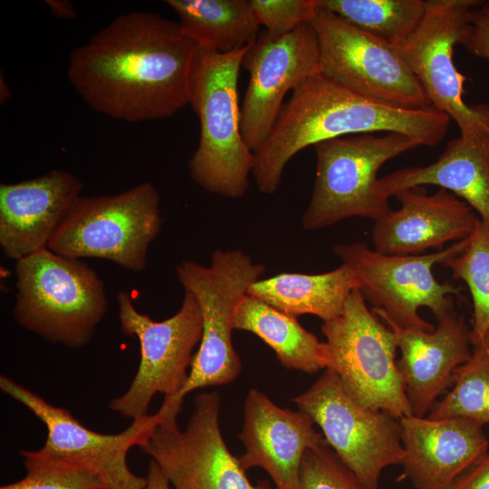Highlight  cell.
<instances>
[{
  "label": "cell",
  "mask_w": 489,
  "mask_h": 489,
  "mask_svg": "<svg viewBox=\"0 0 489 489\" xmlns=\"http://www.w3.org/2000/svg\"><path fill=\"white\" fill-rule=\"evenodd\" d=\"M196 50L178 22L132 11L71 52L67 77L100 114L127 122L165 119L188 105Z\"/></svg>",
  "instance_id": "1"
},
{
  "label": "cell",
  "mask_w": 489,
  "mask_h": 489,
  "mask_svg": "<svg viewBox=\"0 0 489 489\" xmlns=\"http://www.w3.org/2000/svg\"><path fill=\"white\" fill-rule=\"evenodd\" d=\"M450 121L433 106H392L317 72L292 91L269 137L254 152L252 174L259 191L273 195L290 159L311 145L346 135L396 132L417 139L421 146L432 147L445 138Z\"/></svg>",
  "instance_id": "2"
},
{
  "label": "cell",
  "mask_w": 489,
  "mask_h": 489,
  "mask_svg": "<svg viewBox=\"0 0 489 489\" xmlns=\"http://www.w3.org/2000/svg\"><path fill=\"white\" fill-rule=\"evenodd\" d=\"M249 45L228 53L197 46L189 77L188 105L200 126L189 175L206 192L229 198L244 196L254 166V152L242 136L238 103L239 72Z\"/></svg>",
  "instance_id": "3"
},
{
  "label": "cell",
  "mask_w": 489,
  "mask_h": 489,
  "mask_svg": "<svg viewBox=\"0 0 489 489\" xmlns=\"http://www.w3.org/2000/svg\"><path fill=\"white\" fill-rule=\"evenodd\" d=\"M13 316L19 326L69 348L87 345L108 310L104 283L81 259L43 249L15 262Z\"/></svg>",
  "instance_id": "4"
},
{
  "label": "cell",
  "mask_w": 489,
  "mask_h": 489,
  "mask_svg": "<svg viewBox=\"0 0 489 489\" xmlns=\"http://www.w3.org/2000/svg\"><path fill=\"white\" fill-rule=\"evenodd\" d=\"M265 267L240 249H216L208 266L191 260L176 266L184 290L196 298L202 316V334L187 379L172 400L183 403L196 389L231 383L242 369L232 332L236 310Z\"/></svg>",
  "instance_id": "5"
},
{
  "label": "cell",
  "mask_w": 489,
  "mask_h": 489,
  "mask_svg": "<svg viewBox=\"0 0 489 489\" xmlns=\"http://www.w3.org/2000/svg\"><path fill=\"white\" fill-rule=\"evenodd\" d=\"M421 146L405 134L364 133L314 145L316 170L309 205L302 216L305 230H320L350 217L376 221L391 208L379 191L378 173L389 159Z\"/></svg>",
  "instance_id": "6"
},
{
  "label": "cell",
  "mask_w": 489,
  "mask_h": 489,
  "mask_svg": "<svg viewBox=\"0 0 489 489\" xmlns=\"http://www.w3.org/2000/svg\"><path fill=\"white\" fill-rule=\"evenodd\" d=\"M159 201V193L149 181L114 195L81 196L47 248L63 256L104 259L140 272L161 229Z\"/></svg>",
  "instance_id": "7"
},
{
  "label": "cell",
  "mask_w": 489,
  "mask_h": 489,
  "mask_svg": "<svg viewBox=\"0 0 489 489\" xmlns=\"http://www.w3.org/2000/svg\"><path fill=\"white\" fill-rule=\"evenodd\" d=\"M466 238L435 253L422 254H385L365 243L340 244L333 254L354 273L361 295L379 317H385L405 329L434 331L435 327L419 314L428 308L436 320L454 308V295L460 288L439 283L433 267L460 253Z\"/></svg>",
  "instance_id": "8"
},
{
  "label": "cell",
  "mask_w": 489,
  "mask_h": 489,
  "mask_svg": "<svg viewBox=\"0 0 489 489\" xmlns=\"http://www.w3.org/2000/svg\"><path fill=\"white\" fill-rule=\"evenodd\" d=\"M327 367L362 404L398 419L413 415L398 369L395 336L358 289L321 324Z\"/></svg>",
  "instance_id": "9"
},
{
  "label": "cell",
  "mask_w": 489,
  "mask_h": 489,
  "mask_svg": "<svg viewBox=\"0 0 489 489\" xmlns=\"http://www.w3.org/2000/svg\"><path fill=\"white\" fill-rule=\"evenodd\" d=\"M116 300L121 331L138 339L140 360L129 388L109 407L134 420L149 414L155 395L175 398L184 387L193 350L201 340L202 316L195 296L187 290L179 310L161 321L139 312L127 292H119Z\"/></svg>",
  "instance_id": "10"
},
{
  "label": "cell",
  "mask_w": 489,
  "mask_h": 489,
  "mask_svg": "<svg viewBox=\"0 0 489 489\" xmlns=\"http://www.w3.org/2000/svg\"><path fill=\"white\" fill-rule=\"evenodd\" d=\"M318 425L328 446L367 489H379L383 470L404 455L398 418L359 401L332 370L293 398Z\"/></svg>",
  "instance_id": "11"
},
{
  "label": "cell",
  "mask_w": 489,
  "mask_h": 489,
  "mask_svg": "<svg viewBox=\"0 0 489 489\" xmlns=\"http://www.w3.org/2000/svg\"><path fill=\"white\" fill-rule=\"evenodd\" d=\"M220 407L217 392L197 394L182 430L177 420L182 407L169 401L164 418L140 449L175 489H272L267 480L252 484L227 448L219 427Z\"/></svg>",
  "instance_id": "12"
},
{
  "label": "cell",
  "mask_w": 489,
  "mask_h": 489,
  "mask_svg": "<svg viewBox=\"0 0 489 489\" xmlns=\"http://www.w3.org/2000/svg\"><path fill=\"white\" fill-rule=\"evenodd\" d=\"M320 46L319 72L369 99L406 109L431 107L398 51L320 7L310 23Z\"/></svg>",
  "instance_id": "13"
},
{
  "label": "cell",
  "mask_w": 489,
  "mask_h": 489,
  "mask_svg": "<svg viewBox=\"0 0 489 489\" xmlns=\"http://www.w3.org/2000/svg\"><path fill=\"white\" fill-rule=\"evenodd\" d=\"M479 0H427L421 22L397 50L416 75L431 105L458 126L464 138L489 135V105L464 101L465 76L454 62L472 8Z\"/></svg>",
  "instance_id": "14"
},
{
  "label": "cell",
  "mask_w": 489,
  "mask_h": 489,
  "mask_svg": "<svg viewBox=\"0 0 489 489\" xmlns=\"http://www.w3.org/2000/svg\"><path fill=\"white\" fill-rule=\"evenodd\" d=\"M2 392L27 408L46 429L42 453L58 457L96 474L107 489H144L146 476L135 475L128 465L129 451L144 446L151 431L164 418L169 403L163 402L155 414L132 420L118 434L95 432L82 425L72 413L54 406L43 397L5 375L0 377Z\"/></svg>",
  "instance_id": "15"
},
{
  "label": "cell",
  "mask_w": 489,
  "mask_h": 489,
  "mask_svg": "<svg viewBox=\"0 0 489 489\" xmlns=\"http://www.w3.org/2000/svg\"><path fill=\"white\" fill-rule=\"evenodd\" d=\"M320 46L311 24L281 37L261 31L245 52L242 66L249 82L241 108V131L254 152L269 137L289 91L319 72Z\"/></svg>",
  "instance_id": "16"
},
{
  "label": "cell",
  "mask_w": 489,
  "mask_h": 489,
  "mask_svg": "<svg viewBox=\"0 0 489 489\" xmlns=\"http://www.w3.org/2000/svg\"><path fill=\"white\" fill-rule=\"evenodd\" d=\"M302 410L283 408L267 395L251 388L244 399L239 439L245 451L238 457L246 471L264 469L275 489H297L300 467L308 449L328 445Z\"/></svg>",
  "instance_id": "17"
},
{
  "label": "cell",
  "mask_w": 489,
  "mask_h": 489,
  "mask_svg": "<svg viewBox=\"0 0 489 489\" xmlns=\"http://www.w3.org/2000/svg\"><path fill=\"white\" fill-rule=\"evenodd\" d=\"M394 197L400 207L374 221L371 233L374 250L385 254L441 250L446 243L467 238L478 219L466 202L444 188L428 194L415 187Z\"/></svg>",
  "instance_id": "18"
},
{
  "label": "cell",
  "mask_w": 489,
  "mask_h": 489,
  "mask_svg": "<svg viewBox=\"0 0 489 489\" xmlns=\"http://www.w3.org/2000/svg\"><path fill=\"white\" fill-rule=\"evenodd\" d=\"M392 331L401 357L397 360L413 415L426 417L452 387L455 369L471 356V329L455 309L437 320L432 331L405 329L379 317Z\"/></svg>",
  "instance_id": "19"
},
{
  "label": "cell",
  "mask_w": 489,
  "mask_h": 489,
  "mask_svg": "<svg viewBox=\"0 0 489 489\" xmlns=\"http://www.w3.org/2000/svg\"><path fill=\"white\" fill-rule=\"evenodd\" d=\"M82 181L53 169L18 183L0 184V246L15 262L47 248L75 200Z\"/></svg>",
  "instance_id": "20"
},
{
  "label": "cell",
  "mask_w": 489,
  "mask_h": 489,
  "mask_svg": "<svg viewBox=\"0 0 489 489\" xmlns=\"http://www.w3.org/2000/svg\"><path fill=\"white\" fill-rule=\"evenodd\" d=\"M403 477L416 489H450L455 479L487 453L483 425L465 417L399 419Z\"/></svg>",
  "instance_id": "21"
},
{
  "label": "cell",
  "mask_w": 489,
  "mask_h": 489,
  "mask_svg": "<svg viewBox=\"0 0 489 489\" xmlns=\"http://www.w3.org/2000/svg\"><path fill=\"white\" fill-rule=\"evenodd\" d=\"M425 185L438 186L466 202L489 227V135L451 139L434 162L395 170L379 179L387 198Z\"/></svg>",
  "instance_id": "22"
},
{
  "label": "cell",
  "mask_w": 489,
  "mask_h": 489,
  "mask_svg": "<svg viewBox=\"0 0 489 489\" xmlns=\"http://www.w3.org/2000/svg\"><path fill=\"white\" fill-rule=\"evenodd\" d=\"M359 283L346 264L316 274L282 273L253 283L247 294L298 317L312 314L323 321L340 316Z\"/></svg>",
  "instance_id": "23"
},
{
  "label": "cell",
  "mask_w": 489,
  "mask_h": 489,
  "mask_svg": "<svg viewBox=\"0 0 489 489\" xmlns=\"http://www.w3.org/2000/svg\"><path fill=\"white\" fill-rule=\"evenodd\" d=\"M235 330L260 338L286 369L313 374L327 367L324 341L304 329L297 317L248 294L236 310Z\"/></svg>",
  "instance_id": "24"
},
{
  "label": "cell",
  "mask_w": 489,
  "mask_h": 489,
  "mask_svg": "<svg viewBox=\"0 0 489 489\" xmlns=\"http://www.w3.org/2000/svg\"><path fill=\"white\" fill-rule=\"evenodd\" d=\"M184 34L201 49L219 53L238 51L258 37L250 0H167Z\"/></svg>",
  "instance_id": "25"
},
{
  "label": "cell",
  "mask_w": 489,
  "mask_h": 489,
  "mask_svg": "<svg viewBox=\"0 0 489 489\" xmlns=\"http://www.w3.org/2000/svg\"><path fill=\"white\" fill-rule=\"evenodd\" d=\"M317 4L396 49L414 33L426 6L424 0H317Z\"/></svg>",
  "instance_id": "26"
},
{
  "label": "cell",
  "mask_w": 489,
  "mask_h": 489,
  "mask_svg": "<svg viewBox=\"0 0 489 489\" xmlns=\"http://www.w3.org/2000/svg\"><path fill=\"white\" fill-rule=\"evenodd\" d=\"M427 417H457L482 425L489 423V336L473 345L470 358L454 373L452 388Z\"/></svg>",
  "instance_id": "27"
},
{
  "label": "cell",
  "mask_w": 489,
  "mask_h": 489,
  "mask_svg": "<svg viewBox=\"0 0 489 489\" xmlns=\"http://www.w3.org/2000/svg\"><path fill=\"white\" fill-rule=\"evenodd\" d=\"M443 266L467 285L473 301L471 343L489 336V227L478 217L464 249Z\"/></svg>",
  "instance_id": "28"
},
{
  "label": "cell",
  "mask_w": 489,
  "mask_h": 489,
  "mask_svg": "<svg viewBox=\"0 0 489 489\" xmlns=\"http://www.w3.org/2000/svg\"><path fill=\"white\" fill-rule=\"evenodd\" d=\"M25 475L0 489H107L93 472L80 465L42 453L19 451Z\"/></svg>",
  "instance_id": "29"
},
{
  "label": "cell",
  "mask_w": 489,
  "mask_h": 489,
  "mask_svg": "<svg viewBox=\"0 0 489 489\" xmlns=\"http://www.w3.org/2000/svg\"><path fill=\"white\" fill-rule=\"evenodd\" d=\"M297 489H367L328 446L303 455Z\"/></svg>",
  "instance_id": "30"
},
{
  "label": "cell",
  "mask_w": 489,
  "mask_h": 489,
  "mask_svg": "<svg viewBox=\"0 0 489 489\" xmlns=\"http://www.w3.org/2000/svg\"><path fill=\"white\" fill-rule=\"evenodd\" d=\"M250 4L258 24L273 37L310 24L317 9V0H250Z\"/></svg>",
  "instance_id": "31"
},
{
  "label": "cell",
  "mask_w": 489,
  "mask_h": 489,
  "mask_svg": "<svg viewBox=\"0 0 489 489\" xmlns=\"http://www.w3.org/2000/svg\"><path fill=\"white\" fill-rule=\"evenodd\" d=\"M462 44L471 54L489 59V1H481L471 12Z\"/></svg>",
  "instance_id": "32"
},
{
  "label": "cell",
  "mask_w": 489,
  "mask_h": 489,
  "mask_svg": "<svg viewBox=\"0 0 489 489\" xmlns=\"http://www.w3.org/2000/svg\"><path fill=\"white\" fill-rule=\"evenodd\" d=\"M450 489H489V453L461 474Z\"/></svg>",
  "instance_id": "33"
},
{
  "label": "cell",
  "mask_w": 489,
  "mask_h": 489,
  "mask_svg": "<svg viewBox=\"0 0 489 489\" xmlns=\"http://www.w3.org/2000/svg\"><path fill=\"white\" fill-rule=\"evenodd\" d=\"M146 480L144 489H170V483L168 477L158 464L151 459L149 464Z\"/></svg>",
  "instance_id": "34"
},
{
  "label": "cell",
  "mask_w": 489,
  "mask_h": 489,
  "mask_svg": "<svg viewBox=\"0 0 489 489\" xmlns=\"http://www.w3.org/2000/svg\"><path fill=\"white\" fill-rule=\"evenodd\" d=\"M47 4L54 14L62 18L70 19L76 17L75 10L67 1H47Z\"/></svg>",
  "instance_id": "35"
}]
</instances>
